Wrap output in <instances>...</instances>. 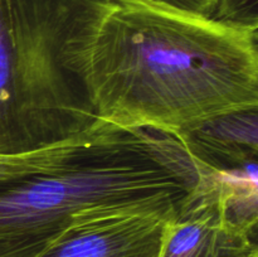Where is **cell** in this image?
Masks as SVG:
<instances>
[{"label": "cell", "instance_id": "obj_3", "mask_svg": "<svg viewBox=\"0 0 258 257\" xmlns=\"http://www.w3.org/2000/svg\"><path fill=\"white\" fill-rule=\"evenodd\" d=\"M168 222L150 213L85 216L37 257H159Z\"/></svg>", "mask_w": 258, "mask_h": 257}, {"label": "cell", "instance_id": "obj_2", "mask_svg": "<svg viewBox=\"0 0 258 257\" xmlns=\"http://www.w3.org/2000/svg\"><path fill=\"white\" fill-rule=\"evenodd\" d=\"M207 170L175 134L100 120L32 168L0 178V257H37L85 216L150 213L173 221Z\"/></svg>", "mask_w": 258, "mask_h": 257}, {"label": "cell", "instance_id": "obj_4", "mask_svg": "<svg viewBox=\"0 0 258 257\" xmlns=\"http://www.w3.org/2000/svg\"><path fill=\"white\" fill-rule=\"evenodd\" d=\"M37 87V40L23 15L0 0V155L23 153L22 118Z\"/></svg>", "mask_w": 258, "mask_h": 257}, {"label": "cell", "instance_id": "obj_9", "mask_svg": "<svg viewBox=\"0 0 258 257\" xmlns=\"http://www.w3.org/2000/svg\"><path fill=\"white\" fill-rule=\"evenodd\" d=\"M116 2L151 5V7L199 15V17L212 18V19L216 14L217 4H218V0H116Z\"/></svg>", "mask_w": 258, "mask_h": 257}, {"label": "cell", "instance_id": "obj_1", "mask_svg": "<svg viewBox=\"0 0 258 257\" xmlns=\"http://www.w3.org/2000/svg\"><path fill=\"white\" fill-rule=\"evenodd\" d=\"M90 86L100 120L178 135L258 106L257 29L116 2L93 43Z\"/></svg>", "mask_w": 258, "mask_h": 257}, {"label": "cell", "instance_id": "obj_7", "mask_svg": "<svg viewBox=\"0 0 258 257\" xmlns=\"http://www.w3.org/2000/svg\"><path fill=\"white\" fill-rule=\"evenodd\" d=\"M208 188L222 221L237 231L257 237V161L241 170H212Z\"/></svg>", "mask_w": 258, "mask_h": 257}, {"label": "cell", "instance_id": "obj_5", "mask_svg": "<svg viewBox=\"0 0 258 257\" xmlns=\"http://www.w3.org/2000/svg\"><path fill=\"white\" fill-rule=\"evenodd\" d=\"M203 176L193 201L168 222L159 257H258L256 237L227 226L221 219Z\"/></svg>", "mask_w": 258, "mask_h": 257}, {"label": "cell", "instance_id": "obj_8", "mask_svg": "<svg viewBox=\"0 0 258 257\" xmlns=\"http://www.w3.org/2000/svg\"><path fill=\"white\" fill-rule=\"evenodd\" d=\"M213 19L237 27L258 28V0H218Z\"/></svg>", "mask_w": 258, "mask_h": 257}, {"label": "cell", "instance_id": "obj_6", "mask_svg": "<svg viewBox=\"0 0 258 257\" xmlns=\"http://www.w3.org/2000/svg\"><path fill=\"white\" fill-rule=\"evenodd\" d=\"M176 136L204 168L218 173L241 170L257 161L258 106L219 113Z\"/></svg>", "mask_w": 258, "mask_h": 257}, {"label": "cell", "instance_id": "obj_10", "mask_svg": "<svg viewBox=\"0 0 258 257\" xmlns=\"http://www.w3.org/2000/svg\"><path fill=\"white\" fill-rule=\"evenodd\" d=\"M50 148L52 146L32 151V153L19 154V155H0V178L32 168L33 165L42 161L47 156Z\"/></svg>", "mask_w": 258, "mask_h": 257}]
</instances>
